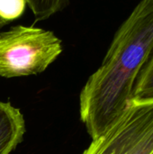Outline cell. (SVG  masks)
Here are the masks:
<instances>
[{
  "label": "cell",
  "instance_id": "6da1fadb",
  "mask_svg": "<svg viewBox=\"0 0 153 154\" xmlns=\"http://www.w3.org/2000/svg\"><path fill=\"white\" fill-rule=\"evenodd\" d=\"M152 53L153 0H142L120 25L101 66L80 92V119L92 140L130 105L135 82Z\"/></svg>",
  "mask_w": 153,
  "mask_h": 154
},
{
  "label": "cell",
  "instance_id": "7a4b0ae2",
  "mask_svg": "<svg viewBox=\"0 0 153 154\" xmlns=\"http://www.w3.org/2000/svg\"><path fill=\"white\" fill-rule=\"evenodd\" d=\"M63 51L51 31L32 25H15L0 33V76L7 79L40 74Z\"/></svg>",
  "mask_w": 153,
  "mask_h": 154
},
{
  "label": "cell",
  "instance_id": "3957f363",
  "mask_svg": "<svg viewBox=\"0 0 153 154\" xmlns=\"http://www.w3.org/2000/svg\"><path fill=\"white\" fill-rule=\"evenodd\" d=\"M82 154H153V99H133Z\"/></svg>",
  "mask_w": 153,
  "mask_h": 154
},
{
  "label": "cell",
  "instance_id": "277c9868",
  "mask_svg": "<svg viewBox=\"0 0 153 154\" xmlns=\"http://www.w3.org/2000/svg\"><path fill=\"white\" fill-rule=\"evenodd\" d=\"M25 121L20 109L0 101V154H10L23 141Z\"/></svg>",
  "mask_w": 153,
  "mask_h": 154
},
{
  "label": "cell",
  "instance_id": "5b68a950",
  "mask_svg": "<svg viewBox=\"0 0 153 154\" xmlns=\"http://www.w3.org/2000/svg\"><path fill=\"white\" fill-rule=\"evenodd\" d=\"M69 0H27L35 21H44L64 9Z\"/></svg>",
  "mask_w": 153,
  "mask_h": 154
},
{
  "label": "cell",
  "instance_id": "8992f818",
  "mask_svg": "<svg viewBox=\"0 0 153 154\" xmlns=\"http://www.w3.org/2000/svg\"><path fill=\"white\" fill-rule=\"evenodd\" d=\"M133 98L153 99V53L135 82Z\"/></svg>",
  "mask_w": 153,
  "mask_h": 154
},
{
  "label": "cell",
  "instance_id": "52a82bcc",
  "mask_svg": "<svg viewBox=\"0 0 153 154\" xmlns=\"http://www.w3.org/2000/svg\"><path fill=\"white\" fill-rule=\"evenodd\" d=\"M27 6V0H0V20L5 25L20 18Z\"/></svg>",
  "mask_w": 153,
  "mask_h": 154
},
{
  "label": "cell",
  "instance_id": "ba28073f",
  "mask_svg": "<svg viewBox=\"0 0 153 154\" xmlns=\"http://www.w3.org/2000/svg\"><path fill=\"white\" fill-rule=\"evenodd\" d=\"M4 26H5V24H4V23H3V22L0 20V28H2V27H4Z\"/></svg>",
  "mask_w": 153,
  "mask_h": 154
}]
</instances>
